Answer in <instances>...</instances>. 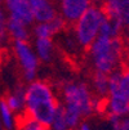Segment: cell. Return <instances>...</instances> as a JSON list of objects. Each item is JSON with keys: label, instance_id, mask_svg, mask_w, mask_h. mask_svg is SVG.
<instances>
[{"label": "cell", "instance_id": "obj_1", "mask_svg": "<svg viewBox=\"0 0 129 130\" xmlns=\"http://www.w3.org/2000/svg\"><path fill=\"white\" fill-rule=\"evenodd\" d=\"M26 112L27 115L40 122L44 126H49L56 116L58 102L53 98L50 88L44 81L31 83L26 89Z\"/></svg>", "mask_w": 129, "mask_h": 130}, {"label": "cell", "instance_id": "obj_2", "mask_svg": "<svg viewBox=\"0 0 129 130\" xmlns=\"http://www.w3.org/2000/svg\"><path fill=\"white\" fill-rule=\"evenodd\" d=\"M120 50L121 41L119 38L111 39L107 36L98 35V38L92 44V54H93L97 71L105 75L112 72L120 55Z\"/></svg>", "mask_w": 129, "mask_h": 130}, {"label": "cell", "instance_id": "obj_3", "mask_svg": "<svg viewBox=\"0 0 129 130\" xmlns=\"http://www.w3.org/2000/svg\"><path fill=\"white\" fill-rule=\"evenodd\" d=\"M103 20V14L96 7H89L76 23V34L81 45L90 46L97 38V34Z\"/></svg>", "mask_w": 129, "mask_h": 130}, {"label": "cell", "instance_id": "obj_4", "mask_svg": "<svg viewBox=\"0 0 129 130\" xmlns=\"http://www.w3.org/2000/svg\"><path fill=\"white\" fill-rule=\"evenodd\" d=\"M66 104L75 106L80 109L81 116H88L92 112V99L84 84H66L63 88Z\"/></svg>", "mask_w": 129, "mask_h": 130}, {"label": "cell", "instance_id": "obj_5", "mask_svg": "<svg viewBox=\"0 0 129 130\" xmlns=\"http://www.w3.org/2000/svg\"><path fill=\"white\" fill-rule=\"evenodd\" d=\"M102 14L118 26H129V0H107Z\"/></svg>", "mask_w": 129, "mask_h": 130}, {"label": "cell", "instance_id": "obj_6", "mask_svg": "<svg viewBox=\"0 0 129 130\" xmlns=\"http://www.w3.org/2000/svg\"><path fill=\"white\" fill-rule=\"evenodd\" d=\"M5 7L9 12V18L23 25H31L35 21L28 0H5Z\"/></svg>", "mask_w": 129, "mask_h": 130}, {"label": "cell", "instance_id": "obj_7", "mask_svg": "<svg viewBox=\"0 0 129 130\" xmlns=\"http://www.w3.org/2000/svg\"><path fill=\"white\" fill-rule=\"evenodd\" d=\"M14 52L18 57L23 73L25 72H36V67H38V58L31 50L30 45L27 41H14Z\"/></svg>", "mask_w": 129, "mask_h": 130}, {"label": "cell", "instance_id": "obj_8", "mask_svg": "<svg viewBox=\"0 0 129 130\" xmlns=\"http://www.w3.org/2000/svg\"><path fill=\"white\" fill-rule=\"evenodd\" d=\"M108 79L111 97L129 101V70H125L124 72H114Z\"/></svg>", "mask_w": 129, "mask_h": 130}, {"label": "cell", "instance_id": "obj_9", "mask_svg": "<svg viewBox=\"0 0 129 130\" xmlns=\"http://www.w3.org/2000/svg\"><path fill=\"white\" fill-rule=\"evenodd\" d=\"M89 0H62L63 17L68 22H78L89 8Z\"/></svg>", "mask_w": 129, "mask_h": 130}, {"label": "cell", "instance_id": "obj_10", "mask_svg": "<svg viewBox=\"0 0 129 130\" xmlns=\"http://www.w3.org/2000/svg\"><path fill=\"white\" fill-rule=\"evenodd\" d=\"M34 18L40 23H49L56 18V10L49 0H28Z\"/></svg>", "mask_w": 129, "mask_h": 130}, {"label": "cell", "instance_id": "obj_11", "mask_svg": "<svg viewBox=\"0 0 129 130\" xmlns=\"http://www.w3.org/2000/svg\"><path fill=\"white\" fill-rule=\"evenodd\" d=\"M7 31L14 39V41H27L28 39V32L26 30V25H23L20 21L13 20V18H9V17H8V23H7Z\"/></svg>", "mask_w": 129, "mask_h": 130}, {"label": "cell", "instance_id": "obj_12", "mask_svg": "<svg viewBox=\"0 0 129 130\" xmlns=\"http://www.w3.org/2000/svg\"><path fill=\"white\" fill-rule=\"evenodd\" d=\"M110 111L111 113L116 115V116H123V115H128L129 113V101L124 99V98H116V97H111L110 99Z\"/></svg>", "mask_w": 129, "mask_h": 130}, {"label": "cell", "instance_id": "obj_13", "mask_svg": "<svg viewBox=\"0 0 129 130\" xmlns=\"http://www.w3.org/2000/svg\"><path fill=\"white\" fill-rule=\"evenodd\" d=\"M65 115H66V121L68 125V129L75 130V127L79 125L80 117H81V112L80 109L75 106H71V104H66L65 107Z\"/></svg>", "mask_w": 129, "mask_h": 130}, {"label": "cell", "instance_id": "obj_14", "mask_svg": "<svg viewBox=\"0 0 129 130\" xmlns=\"http://www.w3.org/2000/svg\"><path fill=\"white\" fill-rule=\"evenodd\" d=\"M93 84H94L96 90L101 95H106L107 93H110V79L105 73L97 71L94 73V77H93Z\"/></svg>", "mask_w": 129, "mask_h": 130}, {"label": "cell", "instance_id": "obj_15", "mask_svg": "<svg viewBox=\"0 0 129 130\" xmlns=\"http://www.w3.org/2000/svg\"><path fill=\"white\" fill-rule=\"evenodd\" d=\"M0 116H2L3 125L5 126L7 130H13L14 127V120L12 116V111L7 106L4 99H0Z\"/></svg>", "mask_w": 129, "mask_h": 130}, {"label": "cell", "instance_id": "obj_16", "mask_svg": "<svg viewBox=\"0 0 129 130\" xmlns=\"http://www.w3.org/2000/svg\"><path fill=\"white\" fill-rule=\"evenodd\" d=\"M36 50H38L39 57L43 61L50 59V53H52V41L50 39H38L36 40Z\"/></svg>", "mask_w": 129, "mask_h": 130}, {"label": "cell", "instance_id": "obj_17", "mask_svg": "<svg viewBox=\"0 0 129 130\" xmlns=\"http://www.w3.org/2000/svg\"><path fill=\"white\" fill-rule=\"evenodd\" d=\"M52 130H68V125L66 121V115H65V107L58 104L56 116L52 122Z\"/></svg>", "mask_w": 129, "mask_h": 130}, {"label": "cell", "instance_id": "obj_18", "mask_svg": "<svg viewBox=\"0 0 129 130\" xmlns=\"http://www.w3.org/2000/svg\"><path fill=\"white\" fill-rule=\"evenodd\" d=\"M34 32L38 36V39H50V36L53 35L48 23H39L34 28Z\"/></svg>", "mask_w": 129, "mask_h": 130}, {"label": "cell", "instance_id": "obj_19", "mask_svg": "<svg viewBox=\"0 0 129 130\" xmlns=\"http://www.w3.org/2000/svg\"><path fill=\"white\" fill-rule=\"evenodd\" d=\"M20 130H48V126H44L40 122H38V121L32 120L31 117H28L23 122V125L21 126Z\"/></svg>", "mask_w": 129, "mask_h": 130}, {"label": "cell", "instance_id": "obj_20", "mask_svg": "<svg viewBox=\"0 0 129 130\" xmlns=\"http://www.w3.org/2000/svg\"><path fill=\"white\" fill-rule=\"evenodd\" d=\"M4 101H5V103H7V106L9 107V109L12 111H18L23 104L20 102V99H18L14 94H9V95H7L5 98H4Z\"/></svg>", "mask_w": 129, "mask_h": 130}, {"label": "cell", "instance_id": "obj_21", "mask_svg": "<svg viewBox=\"0 0 129 130\" xmlns=\"http://www.w3.org/2000/svg\"><path fill=\"white\" fill-rule=\"evenodd\" d=\"M49 27H50V31H52V34H57L60 30H62L63 27H65V21L62 20L61 17H56L53 21H50L49 23Z\"/></svg>", "mask_w": 129, "mask_h": 130}, {"label": "cell", "instance_id": "obj_22", "mask_svg": "<svg viewBox=\"0 0 129 130\" xmlns=\"http://www.w3.org/2000/svg\"><path fill=\"white\" fill-rule=\"evenodd\" d=\"M7 23H8V17L5 15V13L2 9H0V38H2V40L5 38V35H8Z\"/></svg>", "mask_w": 129, "mask_h": 130}, {"label": "cell", "instance_id": "obj_23", "mask_svg": "<svg viewBox=\"0 0 129 130\" xmlns=\"http://www.w3.org/2000/svg\"><path fill=\"white\" fill-rule=\"evenodd\" d=\"M116 130H129V117L120 120L119 126L116 127Z\"/></svg>", "mask_w": 129, "mask_h": 130}, {"label": "cell", "instance_id": "obj_24", "mask_svg": "<svg viewBox=\"0 0 129 130\" xmlns=\"http://www.w3.org/2000/svg\"><path fill=\"white\" fill-rule=\"evenodd\" d=\"M80 130H90V129H89V125L84 122V124L80 125Z\"/></svg>", "mask_w": 129, "mask_h": 130}, {"label": "cell", "instance_id": "obj_25", "mask_svg": "<svg viewBox=\"0 0 129 130\" xmlns=\"http://www.w3.org/2000/svg\"><path fill=\"white\" fill-rule=\"evenodd\" d=\"M0 44H2V38H0Z\"/></svg>", "mask_w": 129, "mask_h": 130}, {"label": "cell", "instance_id": "obj_26", "mask_svg": "<svg viewBox=\"0 0 129 130\" xmlns=\"http://www.w3.org/2000/svg\"><path fill=\"white\" fill-rule=\"evenodd\" d=\"M0 4H2V0H0Z\"/></svg>", "mask_w": 129, "mask_h": 130}, {"label": "cell", "instance_id": "obj_27", "mask_svg": "<svg viewBox=\"0 0 129 130\" xmlns=\"http://www.w3.org/2000/svg\"><path fill=\"white\" fill-rule=\"evenodd\" d=\"M128 55H129V52H128Z\"/></svg>", "mask_w": 129, "mask_h": 130}, {"label": "cell", "instance_id": "obj_28", "mask_svg": "<svg viewBox=\"0 0 129 130\" xmlns=\"http://www.w3.org/2000/svg\"><path fill=\"white\" fill-rule=\"evenodd\" d=\"M0 130H2V129H0Z\"/></svg>", "mask_w": 129, "mask_h": 130}, {"label": "cell", "instance_id": "obj_29", "mask_svg": "<svg viewBox=\"0 0 129 130\" xmlns=\"http://www.w3.org/2000/svg\"><path fill=\"white\" fill-rule=\"evenodd\" d=\"M75 130H76V129H75Z\"/></svg>", "mask_w": 129, "mask_h": 130}]
</instances>
